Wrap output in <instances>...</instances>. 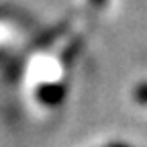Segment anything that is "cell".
I'll list each match as a JSON object with an SVG mask.
<instances>
[{
	"mask_svg": "<svg viewBox=\"0 0 147 147\" xmlns=\"http://www.w3.org/2000/svg\"><path fill=\"white\" fill-rule=\"evenodd\" d=\"M135 98H137L139 102H147V84H145V86H139V88L135 90Z\"/></svg>",
	"mask_w": 147,
	"mask_h": 147,
	"instance_id": "1",
	"label": "cell"
},
{
	"mask_svg": "<svg viewBox=\"0 0 147 147\" xmlns=\"http://www.w3.org/2000/svg\"><path fill=\"white\" fill-rule=\"evenodd\" d=\"M92 2H94V4H98V6H100V4L104 2V0H92Z\"/></svg>",
	"mask_w": 147,
	"mask_h": 147,
	"instance_id": "2",
	"label": "cell"
}]
</instances>
